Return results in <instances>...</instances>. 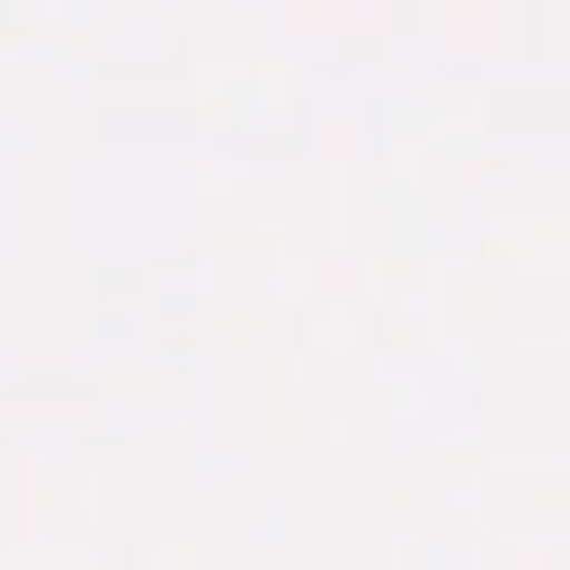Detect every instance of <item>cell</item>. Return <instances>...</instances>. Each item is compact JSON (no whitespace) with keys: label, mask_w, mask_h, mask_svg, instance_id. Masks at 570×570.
<instances>
[]
</instances>
